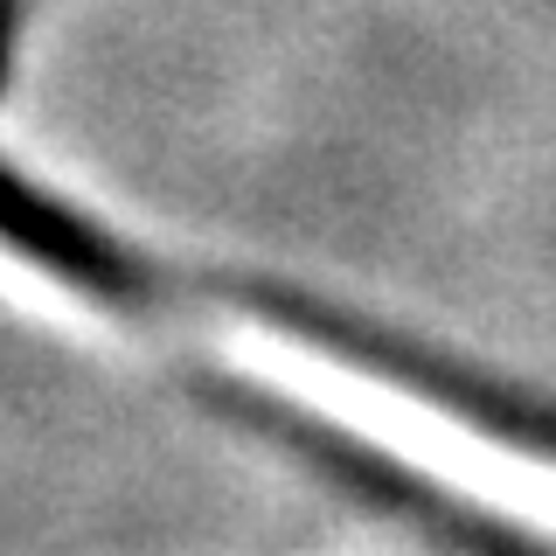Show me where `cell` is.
<instances>
[{
  "label": "cell",
  "instance_id": "6da1fadb",
  "mask_svg": "<svg viewBox=\"0 0 556 556\" xmlns=\"http://www.w3.org/2000/svg\"><path fill=\"white\" fill-rule=\"evenodd\" d=\"M208 320H216V334H230V348L257 376L286 382L300 404H320V410L348 417V425L369 431V439H390L396 459L425 466V473L466 486V494L494 501V508H508V515H529L535 529L556 535V459H535V452H521L508 439H486L466 417L425 404V396H410V390H382V382L355 376L348 362L313 355L300 341H278L265 327L223 320V313H208Z\"/></svg>",
  "mask_w": 556,
  "mask_h": 556
}]
</instances>
